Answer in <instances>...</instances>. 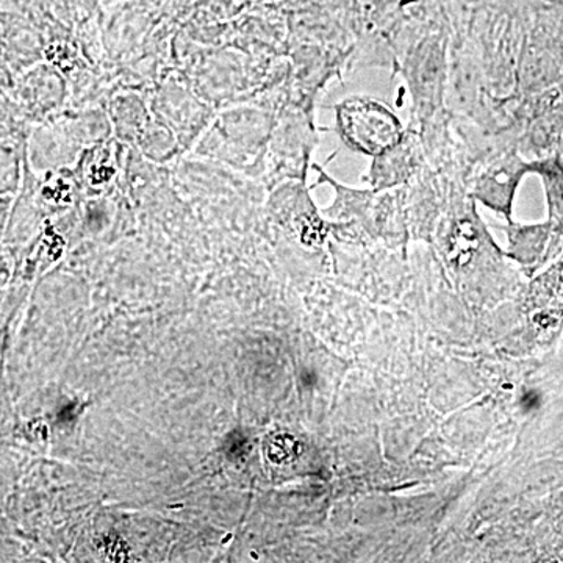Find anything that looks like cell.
<instances>
[{
	"instance_id": "cell-7",
	"label": "cell",
	"mask_w": 563,
	"mask_h": 563,
	"mask_svg": "<svg viewBox=\"0 0 563 563\" xmlns=\"http://www.w3.org/2000/svg\"><path fill=\"white\" fill-rule=\"evenodd\" d=\"M124 144L111 136L103 143L88 147L76 165V176L84 185L92 188L106 187L117 180L121 166V151Z\"/></svg>"
},
{
	"instance_id": "cell-10",
	"label": "cell",
	"mask_w": 563,
	"mask_h": 563,
	"mask_svg": "<svg viewBox=\"0 0 563 563\" xmlns=\"http://www.w3.org/2000/svg\"><path fill=\"white\" fill-rule=\"evenodd\" d=\"M302 383L307 385V387H313V385L317 384V376L310 372L302 373Z\"/></svg>"
},
{
	"instance_id": "cell-1",
	"label": "cell",
	"mask_w": 563,
	"mask_h": 563,
	"mask_svg": "<svg viewBox=\"0 0 563 563\" xmlns=\"http://www.w3.org/2000/svg\"><path fill=\"white\" fill-rule=\"evenodd\" d=\"M268 139L266 114L247 107H235L214 114L191 151L233 168L251 169L265 155Z\"/></svg>"
},
{
	"instance_id": "cell-8",
	"label": "cell",
	"mask_w": 563,
	"mask_h": 563,
	"mask_svg": "<svg viewBox=\"0 0 563 563\" xmlns=\"http://www.w3.org/2000/svg\"><path fill=\"white\" fill-rule=\"evenodd\" d=\"M420 165V155H418L417 143L404 135L391 150L374 157L369 181H373L377 188L393 187V185L402 184L417 173Z\"/></svg>"
},
{
	"instance_id": "cell-11",
	"label": "cell",
	"mask_w": 563,
	"mask_h": 563,
	"mask_svg": "<svg viewBox=\"0 0 563 563\" xmlns=\"http://www.w3.org/2000/svg\"><path fill=\"white\" fill-rule=\"evenodd\" d=\"M98 2L103 3V5H111V3L120 2V0H98Z\"/></svg>"
},
{
	"instance_id": "cell-9",
	"label": "cell",
	"mask_w": 563,
	"mask_h": 563,
	"mask_svg": "<svg viewBox=\"0 0 563 563\" xmlns=\"http://www.w3.org/2000/svg\"><path fill=\"white\" fill-rule=\"evenodd\" d=\"M135 150L147 161L162 163V165L174 161L177 155L184 152L172 129L157 120L154 114H152L150 124L141 132Z\"/></svg>"
},
{
	"instance_id": "cell-6",
	"label": "cell",
	"mask_w": 563,
	"mask_h": 563,
	"mask_svg": "<svg viewBox=\"0 0 563 563\" xmlns=\"http://www.w3.org/2000/svg\"><path fill=\"white\" fill-rule=\"evenodd\" d=\"M113 139L124 146L135 147L141 132L150 124L152 111L150 99L140 91H118L106 103Z\"/></svg>"
},
{
	"instance_id": "cell-4",
	"label": "cell",
	"mask_w": 563,
	"mask_h": 563,
	"mask_svg": "<svg viewBox=\"0 0 563 563\" xmlns=\"http://www.w3.org/2000/svg\"><path fill=\"white\" fill-rule=\"evenodd\" d=\"M68 96V80L54 66H36L22 77L20 99L22 106L32 113H60Z\"/></svg>"
},
{
	"instance_id": "cell-12",
	"label": "cell",
	"mask_w": 563,
	"mask_h": 563,
	"mask_svg": "<svg viewBox=\"0 0 563 563\" xmlns=\"http://www.w3.org/2000/svg\"><path fill=\"white\" fill-rule=\"evenodd\" d=\"M562 199H563V192H562Z\"/></svg>"
},
{
	"instance_id": "cell-3",
	"label": "cell",
	"mask_w": 563,
	"mask_h": 563,
	"mask_svg": "<svg viewBox=\"0 0 563 563\" xmlns=\"http://www.w3.org/2000/svg\"><path fill=\"white\" fill-rule=\"evenodd\" d=\"M150 106L152 114L172 129L184 152L195 147L217 114L187 79L176 76L162 77Z\"/></svg>"
},
{
	"instance_id": "cell-2",
	"label": "cell",
	"mask_w": 563,
	"mask_h": 563,
	"mask_svg": "<svg viewBox=\"0 0 563 563\" xmlns=\"http://www.w3.org/2000/svg\"><path fill=\"white\" fill-rule=\"evenodd\" d=\"M336 131L352 151L372 157L391 150L406 135L402 122L385 103L365 96H352L336 106Z\"/></svg>"
},
{
	"instance_id": "cell-5",
	"label": "cell",
	"mask_w": 563,
	"mask_h": 563,
	"mask_svg": "<svg viewBox=\"0 0 563 563\" xmlns=\"http://www.w3.org/2000/svg\"><path fill=\"white\" fill-rule=\"evenodd\" d=\"M531 169V166L521 162L517 155L503 158L495 165L488 166L485 173L481 174L476 184V196L481 201L501 210L509 217L512 207L515 191L521 177Z\"/></svg>"
}]
</instances>
